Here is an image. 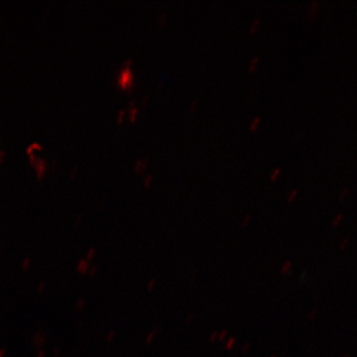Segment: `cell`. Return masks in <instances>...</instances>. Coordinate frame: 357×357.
Masks as SVG:
<instances>
[{
	"label": "cell",
	"instance_id": "7a4b0ae2",
	"mask_svg": "<svg viewBox=\"0 0 357 357\" xmlns=\"http://www.w3.org/2000/svg\"><path fill=\"white\" fill-rule=\"evenodd\" d=\"M344 213H338L337 217L333 218V227H340V225H342V222H344Z\"/></svg>",
	"mask_w": 357,
	"mask_h": 357
},
{
	"label": "cell",
	"instance_id": "5b68a950",
	"mask_svg": "<svg viewBox=\"0 0 357 357\" xmlns=\"http://www.w3.org/2000/svg\"><path fill=\"white\" fill-rule=\"evenodd\" d=\"M342 357H351V356H349V354H345V356H344Z\"/></svg>",
	"mask_w": 357,
	"mask_h": 357
},
{
	"label": "cell",
	"instance_id": "277c9868",
	"mask_svg": "<svg viewBox=\"0 0 357 357\" xmlns=\"http://www.w3.org/2000/svg\"><path fill=\"white\" fill-rule=\"evenodd\" d=\"M349 244H351V239H349V237H345L340 244V250H345V249L349 248Z\"/></svg>",
	"mask_w": 357,
	"mask_h": 357
},
{
	"label": "cell",
	"instance_id": "3957f363",
	"mask_svg": "<svg viewBox=\"0 0 357 357\" xmlns=\"http://www.w3.org/2000/svg\"><path fill=\"white\" fill-rule=\"evenodd\" d=\"M349 194H351V191H349V188H344V189H342L340 194V201L344 202L345 199H347V197L349 196Z\"/></svg>",
	"mask_w": 357,
	"mask_h": 357
},
{
	"label": "cell",
	"instance_id": "6da1fadb",
	"mask_svg": "<svg viewBox=\"0 0 357 357\" xmlns=\"http://www.w3.org/2000/svg\"><path fill=\"white\" fill-rule=\"evenodd\" d=\"M131 81V75L130 70H124L123 75L121 76V84L123 86H128V84L130 83Z\"/></svg>",
	"mask_w": 357,
	"mask_h": 357
}]
</instances>
